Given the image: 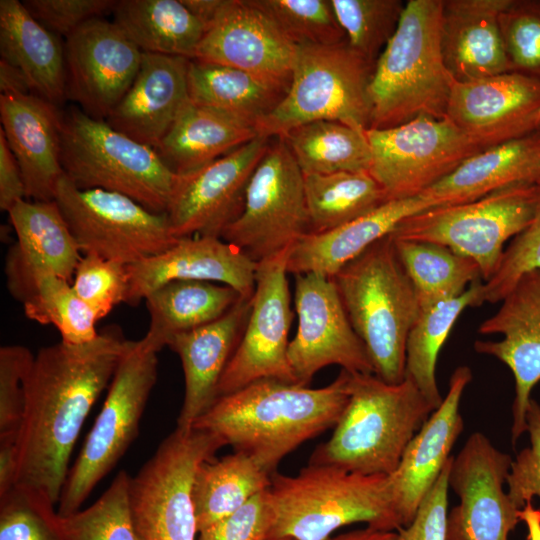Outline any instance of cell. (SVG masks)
<instances>
[{
	"label": "cell",
	"instance_id": "1",
	"mask_svg": "<svg viewBox=\"0 0 540 540\" xmlns=\"http://www.w3.org/2000/svg\"><path fill=\"white\" fill-rule=\"evenodd\" d=\"M126 340L114 327L85 344L60 341L37 352L25 384L15 485L41 490L58 504L74 445Z\"/></svg>",
	"mask_w": 540,
	"mask_h": 540
},
{
	"label": "cell",
	"instance_id": "2",
	"mask_svg": "<svg viewBox=\"0 0 540 540\" xmlns=\"http://www.w3.org/2000/svg\"><path fill=\"white\" fill-rule=\"evenodd\" d=\"M349 377L341 369L321 388L258 380L218 397L193 427L215 434L272 475L290 452L337 424L349 400Z\"/></svg>",
	"mask_w": 540,
	"mask_h": 540
},
{
	"label": "cell",
	"instance_id": "3",
	"mask_svg": "<svg viewBox=\"0 0 540 540\" xmlns=\"http://www.w3.org/2000/svg\"><path fill=\"white\" fill-rule=\"evenodd\" d=\"M350 373L349 400L328 441L308 464L363 475H391L434 406L408 378L391 384L375 374Z\"/></svg>",
	"mask_w": 540,
	"mask_h": 540
},
{
	"label": "cell",
	"instance_id": "4",
	"mask_svg": "<svg viewBox=\"0 0 540 540\" xmlns=\"http://www.w3.org/2000/svg\"><path fill=\"white\" fill-rule=\"evenodd\" d=\"M268 540H327L341 527L366 523L399 530L390 475H363L308 464L295 476L274 472L268 488Z\"/></svg>",
	"mask_w": 540,
	"mask_h": 540
},
{
	"label": "cell",
	"instance_id": "5",
	"mask_svg": "<svg viewBox=\"0 0 540 540\" xmlns=\"http://www.w3.org/2000/svg\"><path fill=\"white\" fill-rule=\"evenodd\" d=\"M443 0H409L369 84L370 128L443 118L454 82L441 51Z\"/></svg>",
	"mask_w": 540,
	"mask_h": 540
},
{
	"label": "cell",
	"instance_id": "6",
	"mask_svg": "<svg viewBox=\"0 0 540 540\" xmlns=\"http://www.w3.org/2000/svg\"><path fill=\"white\" fill-rule=\"evenodd\" d=\"M332 278L374 374L387 383L402 382L406 342L420 308L391 235L369 246Z\"/></svg>",
	"mask_w": 540,
	"mask_h": 540
},
{
	"label": "cell",
	"instance_id": "7",
	"mask_svg": "<svg viewBox=\"0 0 540 540\" xmlns=\"http://www.w3.org/2000/svg\"><path fill=\"white\" fill-rule=\"evenodd\" d=\"M61 163L76 187L120 193L156 213H166L180 176L153 147L76 107L62 114Z\"/></svg>",
	"mask_w": 540,
	"mask_h": 540
},
{
	"label": "cell",
	"instance_id": "8",
	"mask_svg": "<svg viewBox=\"0 0 540 540\" xmlns=\"http://www.w3.org/2000/svg\"><path fill=\"white\" fill-rule=\"evenodd\" d=\"M374 65L355 53L347 41L300 45L291 84L282 100L255 129L268 139L319 120L370 128L369 84Z\"/></svg>",
	"mask_w": 540,
	"mask_h": 540
},
{
	"label": "cell",
	"instance_id": "9",
	"mask_svg": "<svg viewBox=\"0 0 540 540\" xmlns=\"http://www.w3.org/2000/svg\"><path fill=\"white\" fill-rule=\"evenodd\" d=\"M157 353L142 338L126 340L103 406L69 469L58 502L59 516L79 511L137 438L140 420L157 382Z\"/></svg>",
	"mask_w": 540,
	"mask_h": 540
},
{
	"label": "cell",
	"instance_id": "10",
	"mask_svg": "<svg viewBox=\"0 0 540 540\" xmlns=\"http://www.w3.org/2000/svg\"><path fill=\"white\" fill-rule=\"evenodd\" d=\"M538 200V182L517 184L471 202L423 210L390 235L444 245L474 261L486 282L500 265L505 243L532 221Z\"/></svg>",
	"mask_w": 540,
	"mask_h": 540
},
{
	"label": "cell",
	"instance_id": "11",
	"mask_svg": "<svg viewBox=\"0 0 540 540\" xmlns=\"http://www.w3.org/2000/svg\"><path fill=\"white\" fill-rule=\"evenodd\" d=\"M225 446L213 433L176 428L129 482L138 540H196L192 485L199 466Z\"/></svg>",
	"mask_w": 540,
	"mask_h": 540
},
{
	"label": "cell",
	"instance_id": "12",
	"mask_svg": "<svg viewBox=\"0 0 540 540\" xmlns=\"http://www.w3.org/2000/svg\"><path fill=\"white\" fill-rule=\"evenodd\" d=\"M57 202L81 252L131 265L158 255L178 240L166 213H156L120 193L80 189L65 175Z\"/></svg>",
	"mask_w": 540,
	"mask_h": 540
},
{
	"label": "cell",
	"instance_id": "13",
	"mask_svg": "<svg viewBox=\"0 0 540 540\" xmlns=\"http://www.w3.org/2000/svg\"><path fill=\"white\" fill-rule=\"evenodd\" d=\"M307 233L304 174L286 141L277 137L249 180L242 213L221 238L259 263L289 250Z\"/></svg>",
	"mask_w": 540,
	"mask_h": 540
},
{
	"label": "cell",
	"instance_id": "14",
	"mask_svg": "<svg viewBox=\"0 0 540 540\" xmlns=\"http://www.w3.org/2000/svg\"><path fill=\"white\" fill-rule=\"evenodd\" d=\"M365 133L371 149L368 172L388 200L422 194L484 150L447 116H420L395 127L369 128Z\"/></svg>",
	"mask_w": 540,
	"mask_h": 540
},
{
	"label": "cell",
	"instance_id": "15",
	"mask_svg": "<svg viewBox=\"0 0 540 540\" xmlns=\"http://www.w3.org/2000/svg\"><path fill=\"white\" fill-rule=\"evenodd\" d=\"M290 249L258 263L250 313L221 376L217 398L262 379L297 383L288 359L293 318L287 278Z\"/></svg>",
	"mask_w": 540,
	"mask_h": 540
},
{
	"label": "cell",
	"instance_id": "16",
	"mask_svg": "<svg viewBox=\"0 0 540 540\" xmlns=\"http://www.w3.org/2000/svg\"><path fill=\"white\" fill-rule=\"evenodd\" d=\"M294 307L298 326L289 342L288 359L298 384L308 386L318 371L330 365L374 374L333 278L316 273L295 275Z\"/></svg>",
	"mask_w": 540,
	"mask_h": 540
},
{
	"label": "cell",
	"instance_id": "17",
	"mask_svg": "<svg viewBox=\"0 0 540 540\" xmlns=\"http://www.w3.org/2000/svg\"><path fill=\"white\" fill-rule=\"evenodd\" d=\"M512 460L484 434L468 437L450 466L459 503L448 513L447 540H508L521 510L504 490Z\"/></svg>",
	"mask_w": 540,
	"mask_h": 540
},
{
	"label": "cell",
	"instance_id": "18",
	"mask_svg": "<svg viewBox=\"0 0 540 540\" xmlns=\"http://www.w3.org/2000/svg\"><path fill=\"white\" fill-rule=\"evenodd\" d=\"M271 140L258 136L179 180L166 214L176 238H221L242 213L249 180Z\"/></svg>",
	"mask_w": 540,
	"mask_h": 540
},
{
	"label": "cell",
	"instance_id": "19",
	"mask_svg": "<svg viewBox=\"0 0 540 540\" xmlns=\"http://www.w3.org/2000/svg\"><path fill=\"white\" fill-rule=\"evenodd\" d=\"M66 98L106 120L131 87L142 51L113 21L96 17L66 37Z\"/></svg>",
	"mask_w": 540,
	"mask_h": 540
},
{
	"label": "cell",
	"instance_id": "20",
	"mask_svg": "<svg viewBox=\"0 0 540 540\" xmlns=\"http://www.w3.org/2000/svg\"><path fill=\"white\" fill-rule=\"evenodd\" d=\"M297 50L252 0H224L193 59L237 68L288 90Z\"/></svg>",
	"mask_w": 540,
	"mask_h": 540
},
{
	"label": "cell",
	"instance_id": "21",
	"mask_svg": "<svg viewBox=\"0 0 540 540\" xmlns=\"http://www.w3.org/2000/svg\"><path fill=\"white\" fill-rule=\"evenodd\" d=\"M500 302L478 331L501 339L477 340L474 349L497 358L514 376L511 441L515 445L526 432L531 391L540 381V269L523 274Z\"/></svg>",
	"mask_w": 540,
	"mask_h": 540
},
{
	"label": "cell",
	"instance_id": "22",
	"mask_svg": "<svg viewBox=\"0 0 540 540\" xmlns=\"http://www.w3.org/2000/svg\"><path fill=\"white\" fill-rule=\"evenodd\" d=\"M540 80L517 72L454 80L446 116L483 149L537 129Z\"/></svg>",
	"mask_w": 540,
	"mask_h": 540
},
{
	"label": "cell",
	"instance_id": "23",
	"mask_svg": "<svg viewBox=\"0 0 540 540\" xmlns=\"http://www.w3.org/2000/svg\"><path fill=\"white\" fill-rule=\"evenodd\" d=\"M16 242L4 261L6 285L11 296L24 304L35 293L44 274L70 280L81 259V250L55 200L16 203L8 212Z\"/></svg>",
	"mask_w": 540,
	"mask_h": 540
},
{
	"label": "cell",
	"instance_id": "24",
	"mask_svg": "<svg viewBox=\"0 0 540 540\" xmlns=\"http://www.w3.org/2000/svg\"><path fill=\"white\" fill-rule=\"evenodd\" d=\"M257 267L258 263L222 238H178L166 251L127 265L125 303L136 305L158 287L178 280L219 283L232 287L243 298H251Z\"/></svg>",
	"mask_w": 540,
	"mask_h": 540
},
{
	"label": "cell",
	"instance_id": "25",
	"mask_svg": "<svg viewBox=\"0 0 540 540\" xmlns=\"http://www.w3.org/2000/svg\"><path fill=\"white\" fill-rule=\"evenodd\" d=\"M471 380L469 367L455 369L447 395L412 438L397 469L390 475L393 505L400 528L412 522L421 501L451 457L450 452L464 428L460 401Z\"/></svg>",
	"mask_w": 540,
	"mask_h": 540
},
{
	"label": "cell",
	"instance_id": "26",
	"mask_svg": "<svg viewBox=\"0 0 540 540\" xmlns=\"http://www.w3.org/2000/svg\"><path fill=\"white\" fill-rule=\"evenodd\" d=\"M0 120V129L20 166L26 198L55 200L64 176L58 106L32 93H4L0 94Z\"/></svg>",
	"mask_w": 540,
	"mask_h": 540
},
{
	"label": "cell",
	"instance_id": "27",
	"mask_svg": "<svg viewBox=\"0 0 540 540\" xmlns=\"http://www.w3.org/2000/svg\"><path fill=\"white\" fill-rule=\"evenodd\" d=\"M190 60L142 52L140 68L131 87L105 121L155 149L190 102Z\"/></svg>",
	"mask_w": 540,
	"mask_h": 540
},
{
	"label": "cell",
	"instance_id": "28",
	"mask_svg": "<svg viewBox=\"0 0 540 540\" xmlns=\"http://www.w3.org/2000/svg\"><path fill=\"white\" fill-rule=\"evenodd\" d=\"M251 298H241L218 320L173 336L167 346L180 358L185 393L177 427L189 430L217 399L221 376L243 333Z\"/></svg>",
	"mask_w": 540,
	"mask_h": 540
},
{
	"label": "cell",
	"instance_id": "29",
	"mask_svg": "<svg viewBox=\"0 0 540 540\" xmlns=\"http://www.w3.org/2000/svg\"><path fill=\"white\" fill-rule=\"evenodd\" d=\"M511 0H443L441 51L454 80L511 72L499 15Z\"/></svg>",
	"mask_w": 540,
	"mask_h": 540
},
{
	"label": "cell",
	"instance_id": "30",
	"mask_svg": "<svg viewBox=\"0 0 540 540\" xmlns=\"http://www.w3.org/2000/svg\"><path fill=\"white\" fill-rule=\"evenodd\" d=\"M438 204L420 194L392 199L375 210L322 233H307L289 251L288 274L336 275L369 246L390 235L406 218Z\"/></svg>",
	"mask_w": 540,
	"mask_h": 540
},
{
	"label": "cell",
	"instance_id": "31",
	"mask_svg": "<svg viewBox=\"0 0 540 540\" xmlns=\"http://www.w3.org/2000/svg\"><path fill=\"white\" fill-rule=\"evenodd\" d=\"M540 181V132L486 148L422 194L439 205L462 204L497 190Z\"/></svg>",
	"mask_w": 540,
	"mask_h": 540
},
{
	"label": "cell",
	"instance_id": "32",
	"mask_svg": "<svg viewBox=\"0 0 540 540\" xmlns=\"http://www.w3.org/2000/svg\"><path fill=\"white\" fill-rule=\"evenodd\" d=\"M0 54L21 71L32 94L56 106L66 98L64 44L18 0L0 1Z\"/></svg>",
	"mask_w": 540,
	"mask_h": 540
},
{
	"label": "cell",
	"instance_id": "33",
	"mask_svg": "<svg viewBox=\"0 0 540 540\" xmlns=\"http://www.w3.org/2000/svg\"><path fill=\"white\" fill-rule=\"evenodd\" d=\"M256 137L255 127L190 101L155 149L172 171L186 174Z\"/></svg>",
	"mask_w": 540,
	"mask_h": 540
},
{
	"label": "cell",
	"instance_id": "34",
	"mask_svg": "<svg viewBox=\"0 0 540 540\" xmlns=\"http://www.w3.org/2000/svg\"><path fill=\"white\" fill-rule=\"evenodd\" d=\"M241 298L235 289L219 283L168 282L144 299L150 322L142 340L159 352L173 336L218 320Z\"/></svg>",
	"mask_w": 540,
	"mask_h": 540
},
{
	"label": "cell",
	"instance_id": "35",
	"mask_svg": "<svg viewBox=\"0 0 540 540\" xmlns=\"http://www.w3.org/2000/svg\"><path fill=\"white\" fill-rule=\"evenodd\" d=\"M286 92L266 79L237 68L196 59L189 62L190 101L253 127L273 111Z\"/></svg>",
	"mask_w": 540,
	"mask_h": 540
},
{
	"label": "cell",
	"instance_id": "36",
	"mask_svg": "<svg viewBox=\"0 0 540 540\" xmlns=\"http://www.w3.org/2000/svg\"><path fill=\"white\" fill-rule=\"evenodd\" d=\"M113 22L142 51L193 59L205 26L181 0H120Z\"/></svg>",
	"mask_w": 540,
	"mask_h": 540
},
{
	"label": "cell",
	"instance_id": "37",
	"mask_svg": "<svg viewBox=\"0 0 540 540\" xmlns=\"http://www.w3.org/2000/svg\"><path fill=\"white\" fill-rule=\"evenodd\" d=\"M270 484L271 474L240 451L203 462L192 485L198 533L238 510Z\"/></svg>",
	"mask_w": 540,
	"mask_h": 540
},
{
	"label": "cell",
	"instance_id": "38",
	"mask_svg": "<svg viewBox=\"0 0 540 540\" xmlns=\"http://www.w3.org/2000/svg\"><path fill=\"white\" fill-rule=\"evenodd\" d=\"M483 283L474 282L460 296L420 309L406 342L405 378L411 380L436 409L442 402L436 380L440 350L460 314L482 305Z\"/></svg>",
	"mask_w": 540,
	"mask_h": 540
},
{
	"label": "cell",
	"instance_id": "39",
	"mask_svg": "<svg viewBox=\"0 0 540 540\" xmlns=\"http://www.w3.org/2000/svg\"><path fill=\"white\" fill-rule=\"evenodd\" d=\"M309 233L353 221L389 201L368 171L304 174Z\"/></svg>",
	"mask_w": 540,
	"mask_h": 540
},
{
	"label": "cell",
	"instance_id": "40",
	"mask_svg": "<svg viewBox=\"0 0 540 540\" xmlns=\"http://www.w3.org/2000/svg\"><path fill=\"white\" fill-rule=\"evenodd\" d=\"M392 239L413 285L420 309L458 297L470 285L482 279L474 261L444 245Z\"/></svg>",
	"mask_w": 540,
	"mask_h": 540
},
{
	"label": "cell",
	"instance_id": "41",
	"mask_svg": "<svg viewBox=\"0 0 540 540\" xmlns=\"http://www.w3.org/2000/svg\"><path fill=\"white\" fill-rule=\"evenodd\" d=\"M282 138L303 174L368 171L371 149L365 131L337 121L298 126Z\"/></svg>",
	"mask_w": 540,
	"mask_h": 540
},
{
	"label": "cell",
	"instance_id": "42",
	"mask_svg": "<svg viewBox=\"0 0 540 540\" xmlns=\"http://www.w3.org/2000/svg\"><path fill=\"white\" fill-rule=\"evenodd\" d=\"M23 307L28 319L55 326L65 343L85 344L99 335L96 314L76 294L69 280L60 276H40L34 295Z\"/></svg>",
	"mask_w": 540,
	"mask_h": 540
},
{
	"label": "cell",
	"instance_id": "43",
	"mask_svg": "<svg viewBox=\"0 0 540 540\" xmlns=\"http://www.w3.org/2000/svg\"><path fill=\"white\" fill-rule=\"evenodd\" d=\"M349 47L375 65L394 35L405 4L401 0H330Z\"/></svg>",
	"mask_w": 540,
	"mask_h": 540
},
{
	"label": "cell",
	"instance_id": "44",
	"mask_svg": "<svg viewBox=\"0 0 540 540\" xmlns=\"http://www.w3.org/2000/svg\"><path fill=\"white\" fill-rule=\"evenodd\" d=\"M129 482L130 476L121 470L92 505L71 515L59 516L67 539L138 540L130 510Z\"/></svg>",
	"mask_w": 540,
	"mask_h": 540
},
{
	"label": "cell",
	"instance_id": "45",
	"mask_svg": "<svg viewBox=\"0 0 540 540\" xmlns=\"http://www.w3.org/2000/svg\"><path fill=\"white\" fill-rule=\"evenodd\" d=\"M55 505L41 490L14 485L0 496V540H68Z\"/></svg>",
	"mask_w": 540,
	"mask_h": 540
},
{
	"label": "cell",
	"instance_id": "46",
	"mask_svg": "<svg viewBox=\"0 0 540 540\" xmlns=\"http://www.w3.org/2000/svg\"><path fill=\"white\" fill-rule=\"evenodd\" d=\"M297 46L346 40L330 0H252Z\"/></svg>",
	"mask_w": 540,
	"mask_h": 540
},
{
	"label": "cell",
	"instance_id": "47",
	"mask_svg": "<svg viewBox=\"0 0 540 540\" xmlns=\"http://www.w3.org/2000/svg\"><path fill=\"white\" fill-rule=\"evenodd\" d=\"M499 26L511 72L540 80V0H511Z\"/></svg>",
	"mask_w": 540,
	"mask_h": 540
},
{
	"label": "cell",
	"instance_id": "48",
	"mask_svg": "<svg viewBox=\"0 0 540 540\" xmlns=\"http://www.w3.org/2000/svg\"><path fill=\"white\" fill-rule=\"evenodd\" d=\"M72 287L76 294L94 311L98 320L104 318L128 293L127 265L84 254L74 272Z\"/></svg>",
	"mask_w": 540,
	"mask_h": 540
},
{
	"label": "cell",
	"instance_id": "49",
	"mask_svg": "<svg viewBox=\"0 0 540 540\" xmlns=\"http://www.w3.org/2000/svg\"><path fill=\"white\" fill-rule=\"evenodd\" d=\"M539 200L530 224L506 246L496 273L482 286L481 303H498L526 272L540 269Z\"/></svg>",
	"mask_w": 540,
	"mask_h": 540
},
{
	"label": "cell",
	"instance_id": "50",
	"mask_svg": "<svg viewBox=\"0 0 540 540\" xmlns=\"http://www.w3.org/2000/svg\"><path fill=\"white\" fill-rule=\"evenodd\" d=\"M34 356L22 345L0 348V437L18 436L25 408V384Z\"/></svg>",
	"mask_w": 540,
	"mask_h": 540
},
{
	"label": "cell",
	"instance_id": "51",
	"mask_svg": "<svg viewBox=\"0 0 540 540\" xmlns=\"http://www.w3.org/2000/svg\"><path fill=\"white\" fill-rule=\"evenodd\" d=\"M526 423L530 445L512 460L506 480L507 493L520 509L534 497L540 500V405L532 398L526 413Z\"/></svg>",
	"mask_w": 540,
	"mask_h": 540
},
{
	"label": "cell",
	"instance_id": "52",
	"mask_svg": "<svg viewBox=\"0 0 540 540\" xmlns=\"http://www.w3.org/2000/svg\"><path fill=\"white\" fill-rule=\"evenodd\" d=\"M271 522L267 488L232 514L200 531L197 540H268Z\"/></svg>",
	"mask_w": 540,
	"mask_h": 540
},
{
	"label": "cell",
	"instance_id": "53",
	"mask_svg": "<svg viewBox=\"0 0 540 540\" xmlns=\"http://www.w3.org/2000/svg\"><path fill=\"white\" fill-rule=\"evenodd\" d=\"M114 0H25L27 10L54 34L69 36L82 24L113 9Z\"/></svg>",
	"mask_w": 540,
	"mask_h": 540
},
{
	"label": "cell",
	"instance_id": "54",
	"mask_svg": "<svg viewBox=\"0 0 540 540\" xmlns=\"http://www.w3.org/2000/svg\"><path fill=\"white\" fill-rule=\"evenodd\" d=\"M453 456L421 501L412 522L400 528L403 540H447L449 471Z\"/></svg>",
	"mask_w": 540,
	"mask_h": 540
},
{
	"label": "cell",
	"instance_id": "55",
	"mask_svg": "<svg viewBox=\"0 0 540 540\" xmlns=\"http://www.w3.org/2000/svg\"><path fill=\"white\" fill-rule=\"evenodd\" d=\"M26 199V188L20 166L0 129V209L9 210Z\"/></svg>",
	"mask_w": 540,
	"mask_h": 540
},
{
	"label": "cell",
	"instance_id": "56",
	"mask_svg": "<svg viewBox=\"0 0 540 540\" xmlns=\"http://www.w3.org/2000/svg\"><path fill=\"white\" fill-rule=\"evenodd\" d=\"M17 435L0 437V496L15 485Z\"/></svg>",
	"mask_w": 540,
	"mask_h": 540
},
{
	"label": "cell",
	"instance_id": "57",
	"mask_svg": "<svg viewBox=\"0 0 540 540\" xmlns=\"http://www.w3.org/2000/svg\"><path fill=\"white\" fill-rule=\"evenodd\" d=\"M10 92L31 93L21 71L0 60V94Z\"/></svg>",
	"mask_w": 540,
	"mask_h": 540
},
{
	"label": "cell",
	"instance_id": "58",
	"mask_svg": "<svg viewBox=\"0 0 540 540\" xmlns=\"http://www.w3.org/2000/svg\"><path fill=\"white\" fill-rule=\"evenodd\" d=\"M327 540H403L398 530H381L367 526L331 536Z\"/></svg>",
	"mask_w": 540,
	"mask_h": 540
},
{
	"label": "cell",
	"instance_id": "59",
	"mask_svg": "<svg viewBox=\"0 0 540 540\" xmlns=\"http://www.w3.org/2000/svg\"><path fill=\"white\" fill-rule=\"evenodd\" d=\"M189 11L200 20L205 28L213 22L224 0H181ZM206 31V30H205Z\"/></svg>",
	"mask_w": 540,
	"mask_h": 540
},
{
	"label": "cell",
	"instance_id": "60",
	"mask_svg": "<svg viewBox=\"0 0 540 540\" xmlns=\"http://www.w3.org/2000/svg\"><path fill=\"white\" fill-rule=\"evenodd\" d=\"M519 520L526 525L527 540H540V509L534 508L532 501L519 511Z\"/></svg>",
	"mask_w": 540,
	"mask_h": 540
},
{
	"label": "cell",
	"instance_id": "61",
	"mask_svg": "<svg viewBox=\"0 0 540 540\" xmlns=\"http://www.w3.org/2000/svg\"><path fill=\"white\" fill-rule=\"evenodd\" d=\"M537 129H538L539 132H540V121H539V123H538Z\"/></svg>",
	"mask_w": 540,
	"mask_h": 540
},
{
	"label": "cell",
	"instance_id": "62",
	"mask_svg": "<svg viewBox=\"0 0 540 540\" xmlns=\"http://www.w3.org/2000/svg\"><path fill=\"white\" fill-rule=\"evenodd\" d=\"M539 121H540V111H539V115H538V123H539Z\"/></svg>",
	"mask_w": 540,
	"mask_h": 540
},
{
	"label": "cell",
	"instance_id": "63",
	"mask_svg": "<svg viewBox=\"0 0 540 540\" xmlns=\"http://www.w3.org/2000/svg\"><path fill=\"white\" fill-rule=\"evenodd\" d=\"M277 540H291V539L284 538V539H277Z\"/></svg>",
	"mask_w": 540,
	"mask_h": 540
}]
</instances>
